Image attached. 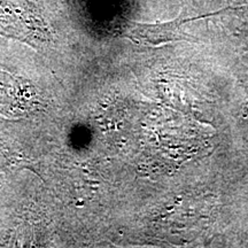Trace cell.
<instances>
[{
	"mask_svg": "<svg viewBox=\"0 0 248 248\" xmlns=\"http://www.w3.org/2000/svg\"><path fill=\"white\" fill-rule=\"evenodd\" d=\"M195 21V16L186 17L184 12L178 17L163 23L131 22L124 30V36L139 45L159 46L170 42H197V38L183 30L187 22Z\"/></svg>",
	"mask_w": 248,
	"mask_h": 248,
	"instance_id": "obj_1",
	"label": "cell"
},
{
	"mask_svg": "<svg viewBox=\"0 0 248 248\" xmlns=\"http://www.w3.org/2000/svg\"><path fill=\"white\" fill-rule=\"evenodd\" d=\"M248 9V0H234L233 2L228 7L221 9V11L215 12V13H209L207 14V16H215V15L219 14H225L228 12H237V11H247Z\"/></svg>",
	"mask_w": 248,
	"mask_h": 248,
	"instance_id": "obj_2",
	"label": "cell"
}]
</instances>
